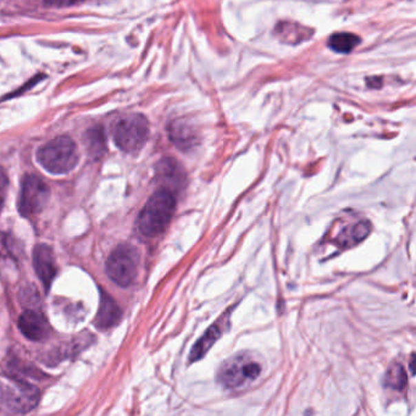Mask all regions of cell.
I'll use <instances>...</instances> for the list:
<instances>
[{
    "mask_svg": "<svg viewBox=\"0 0 416 416\" xmlns=\"http://www.w3.org/2000/svg\"><path fill=\"white\" fill-rule=\"evenodd\" d=\"M37 159L45 170L60 175L75 169L79 163L76 143L66 136L58 137L38 150Z\"/></svg>",
    "mask_w": 416,
    "mask_h": 416,
    "instance_id": "3",
    "label": "cell"
},
{
    "mask_svg": "<svg viewBox=\"0 0 416 416\" xmlns=\"http://www.w3.org/2000/svg\"><path fill=\"white\" fill-rule=\"evenodd\" d=\"M121 315L123 313H121L118 303L109 294L102 291L101 292V304H99V310H98L96 321H94L96 327L101 330H107L118 324L121 319Z\"/></svg>",
    "mask_w": 416,
    "mask_h": 416,
    "instance_id": "10",
    "label": "cell"
},
{
    "mask_svg": "<svg viewBox=\"0 0 416 416\" xmlns=\"http://www.w3.org/2000/svg\"><path fill=\"white\" fill-rule=\"evenodd\" d=\"M8 187H9V180H8V175H6V172L4 171V169L0 166V211H1L3 205H4V202H6Z\"/></svg>",
    "mask_w": 416,
    "mask_h": 416,
    "instance_id": "18",
    "label": "cell"
},
{
    "mask_svg": "<svg viewBox=\"0 0 416 416\" xmlns=\"http://www.w3.org/2000/svg\"><path fill=\"white\" fill-rule=\"evenodd\" d=\"M38 391L31 384L11 381L0 382V411L22 414L37 406Z\"/></svg>",
    "mask_w": 416,
    "mask_h": 416,
    "instance_id": "5",
    "label": "cell"
},
{
    "mask_svg": "<svg viewBox=\"0 0 416 416\" xmlns=\"http://www.w3.org/2000/svg\"><path fill=\"white\" fill-rule=\"evenodd\" d=\"M262 371V364L251 353H238L220 366L216 379L225 388L235 390L256 381Z\"/></svg>",
    "mask_w": 416,
    "mask_h": 416,
    "instance_id": "2",
    "label": "cell"
},
{
    "mask_svg": "<svg viewBox=\"0 0 416 416\" xmlns=\"http://www.w3.org/2000/svg\"><path fill=\"white\" fill-rule=\"evenodd\" d=\"M87 148H88V153L94 159H99L104 154L105 143H104V136H103L101 129L88 131V134H87Z\"/></svg>",
    "mask_w": 416,
    "mask_h": 416,
    "instance_id": "16",
    "label": "cell"
},
{
    "mask_svg": "<svg viewBox=\"0 0 416 416\" xmlns=\"http://www.w3.org/2000/svg\"><path fill=\"white\" fill-rule=\"evenodd\" d=\"M176 210V198L163 187L149 198L137 220L138 231L145 237H155L165 231Z\"/></svg>",
    "mask_w": 416,
    "mask_h": 416,
    "instance_id": "1",
    "label": "cell"
},
{
    "mask_svg": "<svg viewBox=\"0 0 416 416\" xmlns=\"http://www.w3.org/2000/svg\"><path fill=\"white\" fill-rule=\"evenodd\" d=\"M33 265L44 289L48 291L56 276V262L53 249L48 245H37L33 251Z\"/></svg>",
    "mask_w": 416,
    "mask_h": 416,
    "instance_id": "8",
    "label": "cell"
},
{
    "mask_svg": "<svg viewBox=\"0 0 416 416\" xmlns=\"http://www.w3.org/2000/svg\"><path fill=\"white\" fill-rule=\"evenodd\" d=\"M156 176L165 185L163 187H182L185 182V172L175 159L165 158L156 165Z\"/></svg>",
    "mask_w": 416,
    "mask_h": 416,
    "instance_id": "11",
    "label": "cell"
},
{
    "mask_svg": "<svg viewBox=\"0 0 416 416\" xmlns=\"http://www.w3.org/2000/svg\"><path fill=\"white\" fill-rule=\"evenodd\" d=\"M50 189L45 182L34 175L23 177L19 198V211L25 218H31L42 211L48 203Z\"/></svg>",
    "mask_w": 416,
    "mask_h": 416,
    "instance_id": "7",
    "label": "cell"
},
{
    "mask_svg": "<svg viewBox=\"0 0 416 416\" xmlns=\"http://www.w3.org/2000/svg\"><path fill=\"white\" fill-rule=\"evenodd\" d=\"M275 32L278 38L284 43L289 44H297V43L304 42L305 39L310 38L313 31L298 25V23H291V22H281L278 23Z\"/></svg>",
    "mask_w": 416,
    "mask_h": 416,
    "instance_id": "13",
    "label": "cell"
},
{
    "mask_svg": "<svg viewBox=\"0 0 416 416\" xmlns=\"http://www.w3.org/2000/svg\"><path fill=\"white\" fill-rule=\"evenodd\" d=\"M19 327L23 336L34 342L45 341L52 332L47 319L34 310H27L20 316Z\"/></svg>",
    "mask_w": 416,
    "mask_h": 416,
    "instance_id": "9",
    "label": "cell"
},
{
    "mask_svg": "<svg viewBox=\"0 0 416 416\" xmlns=\"http://www.w3.org/2000/svg\"><path fill=\"white\" fill-rule=\"evenodd\" d=\"M81 0H45V4L50 6H74Z\"/></svg>",
    "mask_w": 416,
    "mask_h": 416,
    "instance_id": "19",
    "label": "cell"
},
{
    "mask_svg": "<svg viewBox=\"0 0 416 416\" xmlns=\"http://www.w3.org/2000/svg\"><path fill=\"white\" fill-rule=\"evenodd\" d=\"M406 384V370L402 365H393L386 374V386L393 390H403Z\"/></svg>",
    "mask_w": 416,
    "mask_h": 416,
    "instance_id": "17",
    "label": "cell"
},
{
    "mask_svg": "<svg viewBox=\"0 0 416 416\" xmlns=\"http://www.w3.org/2000/svg\"><path fill=\"white\" fill-rule=\"evenodd\" d=\"M114 141L125 153H137L145 147L149 137V123L141 114H128L112 127Z\"/></svg>",
    "mask_w": 416,
    "mask_h": 416,
    "instance_id": "4",
    "label": "cell"
},
{
    "mask_svg": "<svg viewBox=\"0 0 416 416\" xmlns=\"http://www.w3.org/2000/svg\"><path fill=\"white\" fill-rule=\"evenodd\" d=\"M371 226L368 221H362L359 224L354 225L353 227L348 229L347 233H343L342 236L341 242L342 246L351 247L353 245H357V242L363 240L370 232Z\"/></svg>",
    "mask_w": 416,
    "mask_h": 416,
    "instance_id": "15",
    "label": "cell"
},
{
    "mask_svg": "<svg viewBox=\"0 0 416 416\" xmlns=\"http://www.w3.org/2000/svg\"><path fill=\"white\" fill-rule=\"evenodd\" d=\"M360 43V38L353 33L341 32L332 34L329 38L327 45L335 53L348 54Z\"/></svg>",
    "mask_w": 416,
    "mask_h": 416,
    "instance_id": "14",
    "label": "cell"
},
{
    "mask_svg": "<svg viewBox=\"0 0 416 416\" xmlns=\"http://www.w3.org/2000/svg\"><path fill=\"white\" fill-rule=\"evenodd\" d=\"M221 320L218 321L216 324L210 326L208 330L205 331L200 340L194 344L191 354H189V362H197L209 352V349L213 347L216 341L219 340L220 336L222 335V325H220Z\"/></svg>",
    "mask_w": 416,
    "mask_h": 416,
    "instance_id": "12",
    "label": "cell"
},
{
    "mask_svg": "<svg viewBox=\"0 0 416 416\" xmlns=\"http://www.w3.org/2000/svg\"><path fill=\"white\" fill-rule=\"evenodd\" d=\"M138 272V256L134 248L127 245L118 246L107 262V273L112 282L121 287L134 283Z\"/></svg>",
    "mask_w": 416,
    "mask_h": 416,
    "instance_id": "6",
    "label": "cell"
}]
</instances>
